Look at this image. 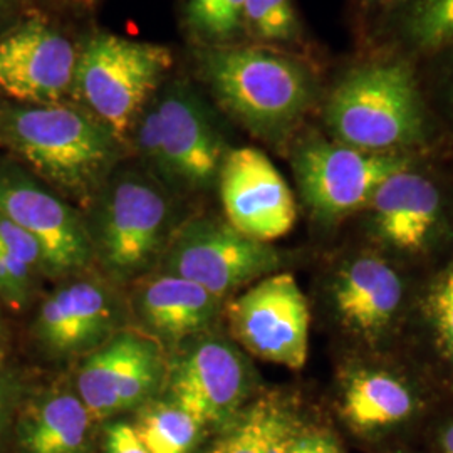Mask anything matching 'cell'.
Returning <instances> with one entry per match:
<instances>
[{"mask_svg":"<svg viewBox=\"0 0 453 453\" xmlns=\"http://www.w3.org/2000/svg\"><path fill=\"white\" fill-rule=\"evenodd\" d=\"M200 71L228 113L264 140L284 138L316 99L308 65L274 49L215 46L200 54Z\"/></svg>","mask_w":453,"mask_h":453,"instance_id":"obj_1","label":"cell"},{"mask_svg":"<svg viewBox=\"0 0 453 453\" xmlns=\"http://www.w3.org/2000/svg\"><path fill=\"white\" fill-rule=\"evenodd\" d=\"M336 142L370 153H408L430 138V118L406 61L361 65L341 80L324 106Z\"/></svg>","mask_w":453,"mask_h":453,"instance_id":"obj_2","label":"cell"},{"mask_svg":"<svg viewBox=\"0 0 453 453\" xmlns=\"http://www.w3.org/2000/svg\"><path fill=\"white\" fill-rule=\"evenodd\" d=\"M7 133L39 173L76 196L95 190L118 153V138L97 118L61 103L14 110Z\"/></svg>","mask_w":453,"mask_h":453,"instance_id":"obj_3","label":"cell"},{"mask_svg":"<svg viewBox=\"0 0 453 453\" xmlns=\"http://www.w3.org/2000/svg\"><path fill=\"white\" fill-rule=\"evenodd\" d=\"M172 65L165 46L99 33L78 49L73 93L119 142L133 131Z\"/></svg>","mask_w":453,"mask_h":453,"instance_id":"obj_4","label":"cell"},{"mask_svg":"<svg viewBox=\"0 0 453 453\" xmlns=\"http://www.w3.org/2000/svg\"><path fill=\"white\" fill-rule=\"evenodd\" d=\"M410 165V153H370L318 134L304 138L292 157L301 198L326 226L365 211L376 188Z\"/></svg>","mask_w":453,"mask_h":453,"instance_id":"obj_5","label":"cell"},{"mask_svg":"<svg viewBox=\"0 0 453 453\" xmlns=\"http://www.w3.org/2000/svg\"><path fill=\"white\" fill-rule=\"evenodd\" d=\"M234 338L250 355L301 370L309 353L308 299L289 273H274L254 282L226 308Z\"/></svg>","mask_w":453,"mask_h":453,"instance_id":"obj_6","label":"cell"},{"mask_svg":"<svg viewBox=\"0 0 453 453\" xmlns=\"http://www.w3.org/2000/svg\"><path fill=\"white\" fill-rule=\"evenodd\" d=\"M279 265L280 256L271 243L249 239L226 222L211 219L188 222L166 254L168 274L192 280L219 301L274 274Z\"/></svg>","mask_w":453,"mask_h":453,"instance_id":"obj_7","label":"cell"},{"mask_svg":"<svg viewBox=\"0 0 453 453\" xmlns=\"http://www.w3.org/2000/svg\"><path fill=\"white\" fill-rule=\"evenodd\" d=\"M217 179L228 226L265 243L291 232L297 219L294 195L260 150L243 146L228 151Z\"/></svg>","mask_w":453,"mask_h":453,"instance_id":"obj_8","label":"cell"},{"mask_svg":"<svg viewBox=\"0 0 453 453\" xmlns=\"http://www.w3.org/2000/svg\"><path fill=\"white\" fill-rule=\"evenodd\" d=\"M78 49L44 19L0 35V91L31 104H56L73 93Z\"/></svg>","mask_w":453,"mask_h":453,"instance_id":"obj_9","label":"cell"},{"mask_svg":"<svg viewBox=\"0 0 453 453\" xmlns=\"http://www.w3.org/2000/svg\"><path fill=\"white\" fill-rule=\"evenodd\" d=\"M368 222L372 237L391 252L417 257L434 249L445 232V198L435 180L415 163L389 175L372 194Z\"/></svg>","mask_w":453,"mask_h":453,"instance_id":"obj_10","label":"cell"},{"mask_svg":"<svg viewBox=\"0 0 453 453\" xmlns=\"http://www.w3.org/2000/svg\"><path fill=\"white\" fill-rule=\"evenodd\" d=\"M168 203L160 190L136 177L110 190L99 222V252L118 277L142 273L162 247Z\"/></svg>","mask_w":453,"mask_h":453,"instance_id":"obj_11","label":"cell"},{"mask_svg":"<svg viewBox=\"0 0 453 453\" xmlns=\"http://www.w3.org/2000/svg\"><path fill=\"white\" fill-rule=\"evenodd\" d=\"M0 215L33 235L42 267L52 274L74 273L93 257L91 237L78 213L33 180L0 175Z\"/></svg>","mask_w":453,"mask_h":453,"instance_id":"obj_12","label":"cell"},{"mask_svg":"<svg viewBox=\"0 0 453 453\" xmlns=\"http://www.w3.org/2000/svg\"><path fill=\"white\" fill-rule=\"evenodd\" d=\"M331 301L341 326L357 340H387L403 314L405 280L380 254L359 252L342 262L331 282Z\"/></svg>","mask_w":453,"mask_h":453,"instance_id":"obj_13","label":"cell"},{"mask_svg":"<svg viewBox=\"0 0 453 453\" xmlns=\"http://www.w3.org/2000/svg\"><path fill=\"white\" fill-rule=\"evenodd\" d=\"M254 374L242 353L230 342H198L172 372L173 403L202 426L228 420L245 402Z\"/></svg>","mask_w":453,"mask_h":453,"instance_id":"obj_14","label":"cell"},{"mask_svg":"<svg viewBox=\"0 0 453 453\" xmlns=\"http://www.w3.org/2000/svg\"><path fill=\"white\" fill-rule=\"evenodd\" d=\"M162 378V361L151 341L121 333L82 365L78 391L91 418H106L142 403Z\"/></svg>","mask_w":453,"mask_h":453,"instance_id":"obj_15","label":"cell"},{"mask_svg":"<svg viewBox=\"0 0 453 453\" xmlns=\"http://www.w3.org/2000/svg\"><path fill=\"white\" fill-rule=\"evenodd\" d=\"M162 127L170 180L203 188L219 177L226 145L203 101L185 82H172L153 97Z\"/></svg>","mask_w":453,"mask_h":453,"instance_id":"obj_16","label":"cell"},{"mask_svg":"<svg viewBox=\"0 0 453 453\" xmlns=\"http://www.w3.org/2000/svg\"><path fill=\"white\" fill-rule=\"evenodd\" d=\"M113 326L108 294L95 282H73L54 292L42 304L37 333L50 349L80 353L96 346Z\"/></svg>","mask_w":453,"mask_h":453,"instance_id":"obj_17","label":"cell"},{"mask_svg":"<svg viewBox=\"0 0 453 453\" xmlns=\"http://www.w3.org/2000/svg\"><path fill=\"white\" fill-rule=\"evenodd\" d=\"M145 323L166 340H183L211 326L220 301L202 286L166 274L148 282L138 297Z\"/></svg>","mask_w":453,"mask_h":453,"instance_id":"obj_18","label":"cell"},{"mask_svg":"<svg viewBox=\"0 0 453 453\" xmlns=\"http://www.w3.org/2000/svg\"><path fill=\"white\" fill-rule=\"evenodd\" d=\"M341 406L353 428L374 432L408 420L417 408V396L400 374L363 368L346 378Z\"/></svg>","mask_w":453,"mask_h":453,"instance_id":"obj_19","label":"cell"},{"mask_svg":"<svg viewBox=\"0 0 453 453\" xmlns=\"http://www.w3.org/2000/svg\"><path fill=\"white\" fill-rule=\"evenodd\" d=\"M89 423L91 415L80 396H54L37 411L27 432V447L33 453H80Z\"/></svg>","mask_w":453,"mask_h":453,"instance_id":"obj_20","label":"cell"},{"mask_svg":"<svg viewBox=\"0 0 453 453\" xmlns=\"http://www.w3.org/2000/svg\"><path fill=\"white\" fill-rule=\"evenodd\" d=\"M292 437L289 413L279 403L264 400L207 453H280Z\"/></svg>","mask_w":453,"mask_h":453,"instance_id":"obj_21","label":"cell"},{"mask_svg":"<svg viewBox=\"0 0 453 453\" xmlns=\"http://www.w3.org/2000/svg\"><path fill=\"white\" fill-rule=\"evenodd\" d=\"M148 453H188L202 425L175 403L153 406L134 425Z\"/></svg>","mask_w":453,"mask_h":453,"instance_id":"obj_22","label":"cell"},{"mask_svg":"<svg viewBox=\"0 0 453 453\" xmlns=\"http://www.w3.org/2000/svg\"><path fill=\"white\" fill-rule=\"evenodd\" d=\"M402 33L423 54L453 46V0H417L403 11Z\"/></svg>","mask_w":453,"mask_h":453,"instance_id":"obj_23","label":"cell"},{"mask_svg":"<svg viewBox=\"0 0 453 453\" xmlns=\"http://www.w3.org/2000/svg\"><path fill=\"white\" fill-rule=\"evenodd\" d=\"M423 314L438 357L453 372V260L434 277Z\"/></svg>","mask_w":453,"mask_h":453,"instance_id":"obj_24","label":"cell"},{"mask_svg":"<svg viewBox=\"0 0 453 453\" xmlns=\"http://www.w3.org/2000/svg\"><path fill=\"white\" fill-rule=\"evenodd\" d=\"M243 29L264 42H292L301 24L292 0H245Z\"/></svg>","mask_w":453,"mask_h":453,"instance_id":"obj_25","label":"cell"},{"mask_svg":"<svg viewBox=\"0 0 453 453\" xmlns=\"http://www.w3.org/2000/svg\"><path fill=\"white\" fill-rule=\"evenodd\" d=\"M245 0H185V17L198 37L222 42L243 29Z\"/></svg>","mask_w":453,"mask_h":453,"instance_id":"obj_26","label":"cell"},{"mask_svg":"<svg viewBox=\"0 0 453 453\" xmlns=\"http://www.w3.org/2000/svg\"><path fill=\"white\" fill-rule=\"evenodd\" d=\"M133 131H134V140L142 157L153 166V170H157L162 175L163 179L170 180L165 146H163L160 116H158L155 99H151L146 104L145 110L138 116Z\"/></svg>","mask_w":453,"mask_h":453,"instance_id":"obj_27","label":"cell"},{"mask_svg":"<svg viewBox=\"0 0 453 453\" xmlns=\"http://www.w3.org/2000/svg\"><path fill=\"white\" fill-rule=\"evenodd\" d=\"M31 291V267L9 254L0 245V296L12 308L20 309L27 303Z\"/></svg>","mask_w":453,"mask_h":453,"instance_id":"obj_28","label":"cell"},{"mask_svg":"<svg viewBox=\"0 0 453 453\" xmlns=\"http://www.w3.org/2000/svg\"><path fill=\"white\" fill-rule=\"evenodd\" d=\"M0 245L31 269L42 265V252L39 243L24 228L4 215H0Z\"/></svg>","mask_w":453,"mask_h":453,"instance_id":"obj_29","label":"cell"},{"mask_svg":"<svg viewBox=\"0 0 453 453\" xmlns=\"http://www.w3.org/2000/svg\"><path fill=\"white\" fill-rule=\"evenodd\" d=\"M108 453H148L134 426L127 423H114L106 438Z\"/></svg>","mask_w":453,"mask_h":453,"instance_id":"obj_30","label":"cell"},{"mask_svg":"<svg viewBox=\"0 0 453 453\" xmlns=\"http://www.w3.org/2000/svg\"><path fill=\"white\" fill-rule=\"evenodd\" d=\"M280 453H341L336 443L329 438L319 435L292 437Z\"/></svg>","mask_w":453,"mask_h":453,"instance_id":"obj_31","label":"cell"},{"mask_svg":"<svg viewBox=\"0 0 453 453\" xmlns=\"http://www.w3.org/2000/svg\"><path fill=\"white\" fill-rule=\"evenodd\" d=\"M363 5L372 9L374 12H393V11H405L417 0H361Z\"/></svg>","mask_w":453,"mask_h":453,"instance_id":"obj_32","label":"cell"},{"mask_svg":"<svg viewBox=\"0 0 453 453\" xmlns=\"http://www.w3.org/2000/svg\"><path fill=\"white\" fill-rule=\"evenodd\" d=\"M441 447H443V453H453V423L447 426L441 437Z\"/></svg>","mask_w":453,"mask_h":453,"instance_id":"obj_33","label":"cell"},{"mask_svg":"<svg viewBox=\"0 0 453 453\" xmlns=\"http://www.w3.org/2000/svg\"><path fill=\"white\" fill-rule=\"evenodd\" d=\"M17 0H0V9L2 7H7V5H11V4H14Z\"/></svg>","mask_w":453,"mask_h":453,"instance_id":"obj_34","label":"cell"},{"mask_svg":"<svg viewBox=\"0 0 453 453\" xmlns=\"http://www.w3.org/2000/svg\"><path fill=\"white\" fill-rule=\"evenodd\" d=\"M450 97H452V101H453V78H452V86H450Z\"/></svg>","mask_w":453,"mask_h":453,"instance_id":"obj_35","label":"cell"},{"mask_svg":"<svg viewBox=\"0 0 453 453\" xmlns=\"http://www.w3.org/2000/svg\"><path fill=\"white\" fill-rule=\"evenodd\" d=\"M80 2H84V4H88V2H91V0H80Z\"/></svg>","mask_w":453,"mask_h":453,"instance_id":"obj_36","label":"cell"}]
</instances>
